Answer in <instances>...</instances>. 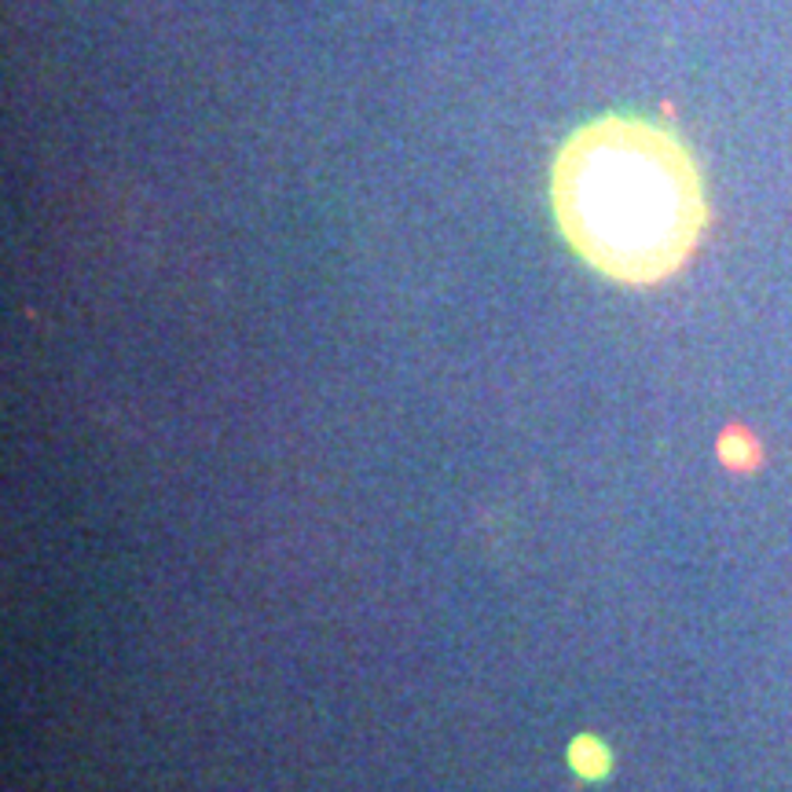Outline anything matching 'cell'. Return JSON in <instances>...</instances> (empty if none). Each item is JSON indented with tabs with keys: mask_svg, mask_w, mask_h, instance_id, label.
Returning a JSON list of instances; mask_svg holds the SVG:
<instances>
[{
	"mask_svg": "<svg viewBox=\"0 0 792 792\" xmlns=\"http://www.w3.org/2000/svg\"><path fill=\"white\" fill-rule=\"evenodd\" d=\"M555 221L583 264L605 279H672L708 224L697 158L672 125L605 114L561 144L550 169Z\"/></svg>",
	"mask_w": 792,
	"mask_h": 792,
	"instance_id": "obj_1",
	"label": "cell"
},
{
	"mask_svg": "<svg viewBox=\"0 0 792 792\" xmlns=\"http://www.w3.org/2000/svg\"><path fill=\"white\" fill-rule=\"evenodd\" d=\"M569 763H572V771H577L580 778H588V782H599V778L610 774V749H605L599 738L583 733V738H577V741L569 745Z\"/></svg>",
	"mask_w": 792,
	"mask_h": 792,
	"instance_id": "obj_2",
	"label": "cell"
}]
</instances>
